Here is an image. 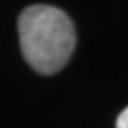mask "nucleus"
<instances>
[{
  "label": "nucleus",
  "mask_w": 128,
  "mask_h": 128,
  "mask_svg": "<svg viewBox=\"0 0 128 128\" xmlns=\"http://www.w3.org/2000/svg\"><path fill=\"white\" fill-rule=\"evenodd\" d=\"M117 128H128V107L120 111V115L117 117Z\"/></svg>",
  "instance_id": "nucleus-2"
},
{
  "label": "nucleus",
  "mask_w": 128,
  "mask_h": 128,
  "mask_svg": "<svg viewBox=\"0 0 128 128\" xmlns=\"http://www.w3.org/2000/svg\"><path fill=\"white\" fill-rule=\"evenodd\" d=\"M19 46L25 61L40 75H54L67 65L76 44L75 25L59 8L34 4L17 19Z\"/></svg>",
  "instance_id": "nucleus-1"
}]
</instances>
